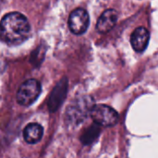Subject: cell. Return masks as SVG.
<instances>
[{"instance_id": "7", "label": "cell", "mask_w": 158, "mask_h": 158, "mask_svg": "<svg viewBox=\"0 0 158 158\" xmlns=\"http://www.w3.org/2000/svg\"><path fill=\"white\" fill-rule=\"evenodd\" d=\"M118 14L115 9H106L98 19L96 29L99 32L105 33L114 28L117 23Z\"/></svg>"}, {"instance_id": "9", "label": "cell", "mask_w": 158, "mask_h": 158, "mask_svg": "<svg viewBox=\"0 0 158 158\" xmlns=\"http://www.w3.org/2000/svg\"><path fill=\"white\" fill-rule=\"evenodd\" d=\"M44 135V129L38 123L28 124L23 131V137L26 143L34 144L38 143Z\"/></svg>"}, {"instance_id": "1", "label": "cell", "mask_w": 158, "mask_h": 158, "mask_svg": "<svg viewBox=\"0 0 158 158\" xmlns=\"http://www.w3.org/2000/svg\"><path fill=\"white\" fill-rule=\"evenodd\" d=\"M31 33L28 19L19 12L6 14L1 20V40L11 45H18L25 42Z\"/></svg>"}, {"instance_id": "6", "label": "cell", "mask_w": 158, "mask_h": 158, "mask_svg": "<svg viewBox=\"0 0 158 158\" xmlns=\"http://www.w3.org/2000/svg\"><path fill=\"white\" fill-rule=\"evenodd\" d=\"M149 38L150 34L147 29L144 27H138L131 36V44L132 48L138 53L143 52L148 45Z\"/></svg>"}, {"instance_id": "10", "label": "cell", "mask_w": 158, "mask_h": 158, "mask_svg": "<svg viewBox=\"0 0 158 158\" xmlns=\"http://www.w3.org/2000/svg\"><path fill=\"white\" fill-rule=\"evenodd\" d=\"M99 132H100L99 128H98V127L93 126V127H91L90 129H88V130L84 132V134L81 136V140L82 141V143H83L84 144L91 143L92 142H94V141L98 137Z\"/></svg>"}, {"instance_id": "8", "label": "cell", "mask_w": 158, "mask_h": 158, "mask_svg": "<svg viewBox=\"0 0 158 158\" xmlns=\"http://www.w3.org/2000/svg\"><path fill=\"white\" fill-rule=\"evenodd\" d=\"M67 89H68V81H62L55 87L48 101V107L51 112H55L61 106V104L63 103L66 97Z\"/></svg>"}, {"instance_id": "4", "label": "cell", "mask_w": 158, "mask_h": 158, "mask_svg": "<svg viewBox=\"0 0 158 158\" xmlns=\"http://www.w3.org/2000/svg\"><path fill=\"white\" fill-rule=\"evenodd\" d=\"M91 118L94 122L101 127H112L118 120V112L106 105H96L93 107Z\"/></svg>"}, {"instance_id": "2", "label": "cell", "mask_w": 158, "mask_h": 158, "mask_svg": "<svg viewBox=\"0 0 158 158\" xmlns=\"http://www.w3.org/2000/svg\"><path fill=\"white\" fill-rule=\"evenodd\" d=\"M95 105L91 96H81L75 99L68 107L66 118L69 123L79 124L82 122L89 115Z\"/></svg>"}, {"instance_id": "3", "label": "cell", "mask_w": 158, "mask_h": 158, "mask_svg": "<svg viewBox=\"0 0 158 158\" xmlns=\"http://www.w3.org/2000/svg\"><path fill=\"white\" fill-rule=\"evenodd\" d=\"M41 83L34 79L27 80L19 88L16 95L17 102L22 106H31L41 94Z\"/></svg>"}, {"instance_id": "5", "label": "cell", "mask_w": 158, "mask_h": 158, "mask_svg": "<svg viewBox=\"0 0 158 158\" xmlns=\"http://www.w3.org/2000/svg\"><path fill=\"white\" fill-rule=\"evenodd\" d=\"M90 23V18L88 12L81 8H76L73 10L69 18V28L70 31L76 35H81L84 33Z\"/></svg>"}]
</instances>
